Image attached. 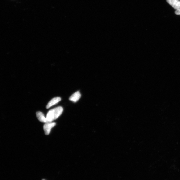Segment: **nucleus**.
Here are the masks:
<instances>
[{
  "instance_id": "nucleus-6",
  "label": "nucleus",
  "mask_w": 180,
  "mask_h": 180,
  "mask_svg": "<svg viewBox=\"0 0 180 180\" xmlns=\"http://www.w3.org/2000/svg\"><path fill=\"white\" fill-rule=\"evenodd\" d=\"M61 100V98L59 97H56L53 98L52 99H51V100L49 102L46 106V108L47 109H49L50 108L51 106L57 104Z\"/></svg>"
},
{
  "instance_id": "nucleus-5",
  "label": "nucleus",
  "mask_w": 180,
  "mask_h": 180,
  "mask_svg": "<svg viewBox=\"0 0 180 180\" xmlns=\"http://www.w3.org/2000/svg\"><path fill=\"white\" fill-rule=\"evenodd\" d=\"M81 97V95L79 91L75 92L69 98V100L74 102L78 101Z\"/></svg>"
},
{
  "instance_id": "nucleus-4",
  "label": "nucleus",
  "mask_w": 180,
  "mask_h": 180,
  "mask_svg": "<svg viewBox=\"0 0 180 180\" xmlns=\"http://www.w3.org/2000/svg\"><path fill=\"white\" fill-rule=\"evenodd\" d=\"M36 115L38 120L42 122L45 123L51 122L47 119L45 117L44 114L41 111H37L36 113Z\"/></svg>"
},
{
  "instance_id": "nucleus-2",
  "label": "nucleus",
  "mask_w": 180,
  "mask_h": 180,
  "mask_svg": "<svg viewBox=\"0 0 180 180\" xmlns=\"http://www.w3.org/2000/svg\"><path fill=\"white\" fill-rule=\"evenodd\" d=\"M56 125V123L54 122H50L46 123L43 126V128L46 135H48L50 133L51 128L54 127Z\"/></svg>"
},
{
  "instance_id": "nucleus-1",
  "label": "nucleus",
  "mask_w": 180,
  "mask_h": 180,
  "mask_svg": "<svg viewBox=\"0 0 180 180\" xmlns=\"http://www.w3.org/2000/svg\"><path fill=\"white\" fill-rule=\"evenodd\" d=\"M63 108L61 106L50 110L47 114L46 118L48 121L51 122L57 119L62 114Z\"/></svg>"
},
{
  "instance_id": "nucleus-3",
  "label": "nucleus",
  "mask_w": 180,
  "mask_h": 180,
  "mask_svg": "<svg viewBox=\"0 0 180 180\" xmlns=\"http://www.w3.org/2000/svg\"><path fill=\"white\" fill-rule=\"evenodd\" d=\"M167 2L174 9L176 10L180 9V1L179 0H167Z\"/></svg>"
},
{
  "instance_id": "nucleus-8",
  "label": "nucleus",
  "mask_w": 180,
  "mask_h": 180,
  "mask_svg": "<svg viewBox=\"0 0 180 180\" xmlns=\"http://www.w3.org/2000/svg\"><path fill=\"white\" fill-rule=\"evenodd\" d=\"M44 180V179H43V180Z\"/></svg>"
},
{
  "instance_id": "nucleus-7",
  "label": "nucleus",
  "mask_w": 180,
  "mask_h": 180,
  "mask_svg": "<svg viewBox=\"0 0 180 180\" xmlns=\"http://www.w3.org/2000/svg\"><path fill=\"white\" fill-rule=\"evenodd\" d=\"M175 14L177 15H180V9L176 10L175 11Z\"/></svg>"
}]
</instances>
